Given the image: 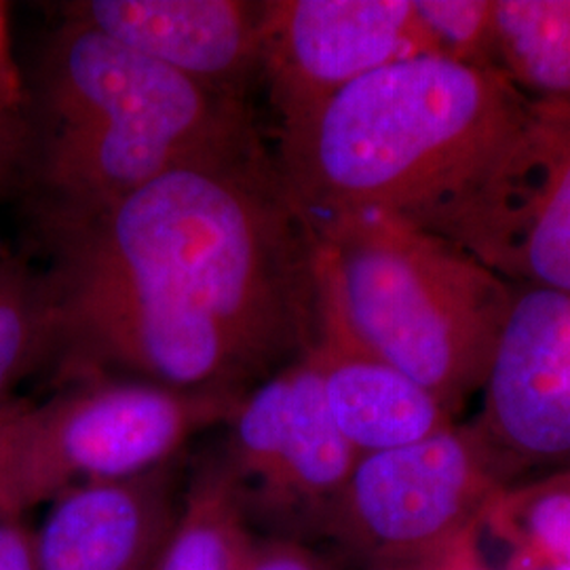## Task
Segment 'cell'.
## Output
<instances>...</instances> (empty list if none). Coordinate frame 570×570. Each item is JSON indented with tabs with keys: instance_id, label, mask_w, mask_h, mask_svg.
<instances>
[{
	"instance_id": "6da1fadb",
	"label": "cell",
	"mask_w": 570,
	"mask_h": 570,
	"mask_svg": "<svg viewBox=\"0 0 570 570\" xmlns=\"http://www.w3.org/2000/svg\"><path fill=\"white\" fill-rule=\"evenodd\" d=\"M42 228L51 360L75 383L244 395L315 341L313 233L263 155L176 169Z\"/></svg>"
},
{
	"instance_id": "7a4b0ae2",
	"label": "cell",
	"mask_w": 570,
	"mask_h": 570,
	"mask_svg": "<svg viewBox=\"0 0 570 570\" xmlns=\"http://www.w3.org/2000/svg\"><path fill=\"white\" fill-rule=\"evenodd\" d=\"M534 112L503 72L416 56L279 127L275 165L308 225L387 216L478 261Z\"/></svg>"
},
{
	"instance_id": "3957f363",
	"label": "cell",
	"mask_w": 570,
	"mask_h": 570,
	"mask_svg": "<svg viewBox=\"0 0 570 570\" xmlns=\"http://www.w3.org/2000/svg\"><path fill=\"white\" fill-rule=\"evenodd\" d=\"M37 100L26 171L42 193V218L91 214L176 169L263 155L239 96L70 16L47 42Z\"/></svg>"
},
{
	"instance_id": "277c9868",
	"label": "cell",
	"mask_w": 570,
	"mask_h": 570,
	"mask_svg": "<svg viewBox=\"0 0 570 570\" xmlns=\"http://www.w3.org/2000/svg\"><path fill=\"white\" fill-rule=\"evenodd\" d=\"M311 226L315 277L355 343L454 416L484 385L515 294L468 252L376 214Z\"/></svg>"
},
{
	"instance_id": "5b68a950",
	"label": "cell",
	"mask_w": 570,
	"mask_h": 570,
	"mask_svg": "<svg viewBox=\"0 0 570 570\" xmlns=\"http://www.w3.org/2000/svg\"><path fill=\"white\" fill-rule=\"evenodd\" d=\"M244 395L98 376L42 404L0 406V518L20 520L75 487L171 463L197 433L228 423Z\"/></svg>"
},
{
	"instance_id": "8992f818",
	"label": "cell",
	"mask_w": 570,
	"mask_h": 570,
	"mask_svg": "<svg viewBox=\"0 0 570 570\" xmlns=\"http://www.w3.org/2000/svg\"><path fill=\"white\" fill-rule=\"evenodd\" d=\"M505 489L475 431L450 425L360 456L322 537L357 569H406L482 530Z\"/></svg>"
},
{
	"instance_id": "52a82bcc",
	"label": "cell",
	"mask_w": 570,
	"mask_h": 570,
	"mask_svg": "<svg viewBox=\"0 0 570 570\" xmlns=\"http://www.w3.org/2000/svg\"><path fill=\"white\" fill-rule=\"evenodd\" d=\"M223 463L249 515L282 537H322L360 454L338 431L308 355L292 360L235 410Z\"/></svg>"
},
{
	"instance_id": "ba28073f",
	"label": "cell",
	"mask_w": 570,
	"mask_h": 570,
	"mask_svg": "<svg viewBox=\"0 0 570 570\" xmlns=\"http://www.w3.org/2000/svg\"><path fill=\"white\" fill-rule=\"evenodd\" d=\"M475 435L510 489L570 461V296L515 294L490 357Z\"/></svg>"
},
{
	"instance_id": "9c48e42d",
	"label": "cell",
	"mask_w": 570,
	"mask_h": 570,
	"mask_svg": "<svg viewBox=\"0 0 570 570\" xmlns=\"http://www.w3.org/2000/svg\"><path fill=\"white\" fill-rule=\"evenodd\" d=\"M438 53L414 0H268L261 75L279 127L393 61Z\"/></svg>"
},
{
	"instance_id": "30bf717a",
	"label": "cell",
	"mask_w": 570,
	"mask_h": 570,
	"mask_svg": "<svg viewBox=\"0 0 570 570\" xmlns=\"http://www.w3.org/2000/svg\"><path fill=\"white\" fill-rule=\"evenodd\" d=\"M183 499L174 461L66 490L32 532L37 570H150Z\"/></svg>"
},
{
	"instance_id": "8fae6325",
	"label": "cell",
	"mask_w": 570,
	"mask_h": 570,
	"mask_svg": "<svg viewBox=\"0 0 570 570\" xmlns=\"http://www.w3.org/2000/svg\"><path fill=\"white\" fill-rule=\"evenodd\" d=\"M68 16L230 96L242 98L244 82L261 72L265 2L87 0Z\"/></svg>"
},
{
	"instance_id": "7c38bea8",
	"label": "cell",
	"mask_w": 570,
	"mask_h": 570,
	"mask_svg": "<svg viewBox=\"0 0 570 570\" xmlns=\"http://www.w3.org/2000/svg\"><path fill=\"white\" fill-rule=\"evenodd\" d=\"M478 261L570 296V108L537 104Z\"/></svg>"
},
{
	"instance_id": "4fadbf2b",
	"label": "cell",
	"mask_w": 570,
	"mask_h": 570,
	"mask_svg": "<svg viewBox=\"0 0 570 570\" xmlns=\"http://www.w3.org/2000/svg\"><path fill=\"white\" fill-rule=\"evenodd\" d=\"M305 353L336 428L360 456L402 449L454 425L428 389L355 343L320 285L317 332Z\"/></svg>"
},
{
	"instance_id": "5bb4252c",
	"label": "cell",
	"mask_w": 570,
	"mask_h": 570,
	"mask_svg": "<svg viewBox=\"0 0 570 570\" xmlns=\"http://www.w3.org/2000/svg\"><path fill=\"white\" fill-rule=\"evenodd\" d=\"M256 543L223 459L184 490L183 510L150 570H242Z\"/></svg>"
},
{
	"instance_id": "9a60e30c",
	"label": "cell",
	"mask_w": 570,
	"mask_h": 570,
	"mask_svg": "<svg viewBox=\"0 0 570 570\" xmlns=\"http://www.w3.org/2000/svg\"><path fill=\"white\" fill-rule=\"evenodd\" d=\"M505 77L534 104L570 108V0H497Z\"/></svg>"
},
{
	"instance_id": "2e32d148",
	"label": "cell",
	"mask_w": 570,
	"mask_h": 570,
	"mask_svg": "<svg viewBox=\"0 0 570 570\" xmlns=\"http://www.w3.org/2000/svg\"><path fill=\"white\" fill-rule=\"evenodd\" d=\"M53 324L45 279L28 266L0 258V406L37 367L51 362Z\"/></svg>"
},
{
	"instance_id": "e0dca14e",
	"label": "cell",
	"mask_w": 570,
	"mask_h": 570,
	"mask_svg": "<svg viewBox=\"0 0 570 570\" xmlns=\"http://www.w3.org/2000/svg\"><path fill=\"white\" fill-rule=\"evenodd\" d=\"M484 527L510 548V553H564L570 548V471L501 490Z\"/></svg>"
},
{
	"instance_id": "ac0fdd59",
	"label": "cell",
	"mask_w": 570,
	"mask_h": 570,
	"mask_svg": "<svg viewBox=\"0 0 570 570\" xmlns=\"http://www.w3.org/2000/svg\"><path fill=\"white\" fill-rule=\"evenodd\" d=\"M414 7L440 56L503 72L497 0H414Z\"/></svg>"
},
{
	"instance_id": "d6986e66",
	"label": "cell",
	"mask_w": 570,
	"mask_h": 570,
	"mask_svg": "<svg viewBox=\"0 0 570 570\" xmlns=\"http://www.w3.org/2000/svg\"><path fill=\"white\" fill-rule=\"evenodd\" d=\"M242 570H336L326 556L292 537L256 539Z\"/></svg>"
},
{
	"instance_id": "ffe728a7",
	"label": "cell",
	"mask_w": 570,
	"mask_h": 570,
	"mask_svg": "<svg viewBox=\"0 0 570 570\" xmlns=\"http://www.w3.org/2000/svg\"><path fill=\"white\" fill-rule=\"evenodd\" d=\"M402 570H490L480 550V530L459 539L446 550Z\"/></svg>"
},
{
	"instance_id": "44dd1931",
	"label": "cell",
	"mask_w": 570,
	"mask_h": 570,
	"mask_svg": "<svg viewBox=\"0 0 570 570\" xmlns=\"http://www.w3.org/2000/svg\"><path fill=\"white\" fill-rule=\"evenodd\" d=\"M30 134L20 121L0 125V186L13 183L28 169Z\"/></svg>"
},
{
	"instance_id": "7402d4cb",
	"label": "cell",
	"mask_w": 570,
	"mask_h": 570,
	"mask_svg": "<svg viewBox=\"0 0 570 570\" xmlns=\"http://www.w3.org/2000/svg\"><path fill=\"white\" fill-rule=\"evenodd\" d=\"M0 570H37L32 532L13 518H0Z\"/></svg>"
},
{
	"instance_id": "603a6c76",
	"label": "cell",
	"mask_w": 570,
	"mask_h": 570,
	"mask_svg": "<svg viewBox=\"0 0 570 570\" xmlns=\"http://www.w3.org/2000/svg\"><path fill=\"white\" fill-rule=\"evenodd\" d=\"M18 100H20V91H18V79L13 75L11 58H9L4 7L0 4V125L20 121Z\"/></svg>"
}]
</instances>
